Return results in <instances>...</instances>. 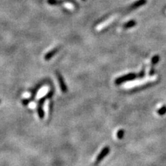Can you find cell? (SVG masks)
Returning <instances> with one entry per match:
<instances>
[{
    "instance_id": "cell-1",
    "label": "cell",
    "mask_w": 166,
    "mask_h": 166,
    "mask_svg": "<svg viewBox=\"0 0 166 166\" xmlns=\"http://www.w3.org/2000/svg\"><path fill=\"white\" fill-rule=\"evenodd\" d=\"M116 18V15H114V16H112L111 17H109V18L107 19V20L104 21V22L100 23V24H99L98 26H96V31H102V30L103 29H105V27L108 26L109 24H112V23L115 20Z\"/></svg>"
},
{
    "instance_id": "cell-2",
    "label": "cell",
    "mask_w": 166,
    "mask_h": 166,
    "mask_svg": "<svg viewBox=\"0 0 166 166\" xmlns=\"http://www.w3.org/2000/svg\"><path fill=\"white\" fill-rule=\"evenodd\" d=\"M135 78H137V75H136L135 74L130 73V74H128V75H125L123 77L118 78V79H116V80L115 82H116V84H121V83L125 82V81H130V80H133V79Z\"/></svg>"
},
{
    "instance_id": "cell-3",
    "label": "cell",
    "mask_w": 166,
    "mask_h": 166,
    "mask_svg": "<svg viewBox=\"0 0 166 166\" xmlns=\"http://www.w3.org/2000/svg\"><path fill=\"white\" fill-rule=\"evenodd\" d=\"M109 152V148L108 147H104L102 151L100 152V153L98 155V156H97L96 163H100V162L103 159V158H105L107 154H108Z\"/></svg>"
},
{
    "instance_id": "cell-4",
    "label": "cell",
    "mask_w": 166,
    "mask_h": 166,
    "mask_svg": "<svg viewBox=\"0 0 166 166\" xmlns=\"http://www.w3.org/2000/svg\"><path fill=\"white\" fill-rule=\"evenodd\" d=\"M58 81H59L60 86L62 91L64 93L67 92V86H66V84H64V80H63L62 78L61 75H59V74H58Z\"/></svg>"
},
{
    "instance_id": "cell-5",
    "label": "cell",
    "mask_w": 166,
    "mask_h": 166,
    "mask_svg": "<svg viewBox=\"0 0 166 166\" xmlns=\"http://www.w3.org/2000/svg\"><path fill=\"white\" fill-rule=\"evenodd\" d=\"M145 3H146V0H139V1H137V2H135L133 5H132V8H138V7L143 6V5L145 4Z\"/></svg>"
},
{
    "instance_id": "cell-6",
    "label": "cell",
    "mask_w": 166,
    "mask_h": 166,
    "mask_svg": "<svg viewBox=\"0 0 166 166\" xmlns=\"http://www.w3.org/2000/svg\"><path fill=\"white\" fill-rule=\"evenodd\" d=\"M63 6H64L66 8H67V9L71 10H73L74 8H75L73 3H71L70 2H64V3H63Z\"/></svg>"
},
{
    "instance_id": "cell-7",
    "label": "cell",
    "mask_w": 166,
    "mask_h": 166,
    "mask_svg": "<svg viewBox=\"0 0 166 166\" xmlns=\"http://www.w3.org/2000/svg\"><path fill=\"white\" fill-rule=\"evenodd\" d=\"M38 114H39V116H40V118H44V115H45V112H44L43 109H42V106H40V105H39Z\"/></svg>"
},
{
    "instance_id": "cell-8",
    "label": "cell",
    "mask_w": 166,
    "mask_h": 166,
    "mask_svg": "<svg viewBox=\"0 0 166 166\" xmlns=\"http://www.w3.org/2000/svg\"><path fill=\"white\" fill-rule=\"evenodd\" d=\"M158 60H159V56H154L152 58V66H154V65L157 64Z\"/></svg>"
},
{
    "instance_id": "cell-9",
    "label": "cell",
    "mask_w": 166,
    "mask_h": 166,
    "mask_svg": "<svg viewBox=\"0 0 166 166\" xmlns=\"http://www.w3.org/2000/svg\"><path fill=\"white\" fill-rule=\"evenodd\" d=\"M165 113H166V107L165 106H163L161 108H160L158 110V114H159V115H161V116L164 115Z\"/></svg>"
},
{
    "instance_id": "cell-10",
    "label": "cell",
    "mask_w": 166,
    "mask_h": 166,
    "mask_svg": "<svg viewBox=\"0 0 166 166\" xmlns=\"http://www.w3.org/2000/svg\"><path fill=\"white\" fill-rule=\"evenodd\" d=\"M56 50H54L53 51H51V52H49V54H47V56H46V57H45L46 60H49V58H51V57H52V56H54V55L56 54Z\"/></svg>"
},
{
    "instance_id": "cell-11",
    "label": "cell",
    "mask_w": 166,
    "mask_h": 166,
    "mask_svg": "<svg viewBox=\"0 0 166 166\" xmlns=\"http://www.w3.org/2000/svg\"><path fill=\"white\" fill-rule=\"evenodd\" d=\"M124 130H119V131L118 132V133H117V137L119 139H123V136H124Z\"/></svg>"
},
{
    "instance_id": "cell-12",
    "label": "cell",
    "mask_w": 166,
    "mask_h": 166,
    "mask_svg": "<svg viewBox=\"0 0 166 166\" xmlns=\"http://www.w3.org/2000/svg\"><path fill=\"white\" fill-rule=\"evenodd\" d=\"M136 24V22H134V21H131V22H128V24H125V27H132V26H134V25Z\"/></svg>"
},
{
    "instance_id": "cell-13",
    "label": "cell",
    "mask_w": 166,
    "mask_h": 166,
    "mask_svg": "<svg viewBox=\"0 0 166 166\" xmlns=\"http://www.w3.org/2000/svg\"><path fill=\"white\" fill-rule=\"evenodd\" d=\"M0 102H1V100H0Z\"/></svg>"
}]
</instances>
